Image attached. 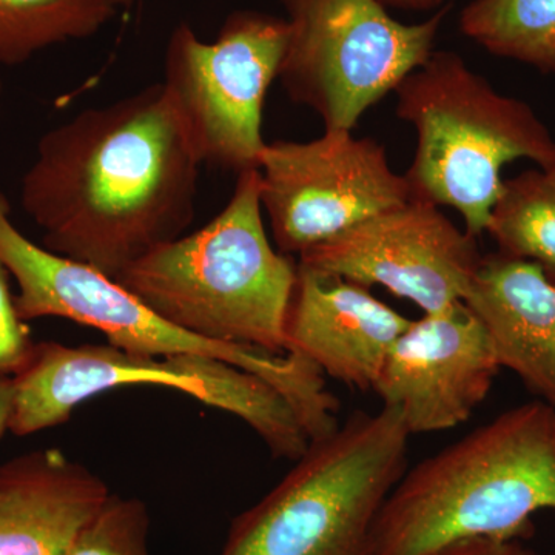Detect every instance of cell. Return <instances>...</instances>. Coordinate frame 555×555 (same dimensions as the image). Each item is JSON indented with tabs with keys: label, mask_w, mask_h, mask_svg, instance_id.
<instances>
[{
	"label": "cell",
	"mask_w": 555,
	"mask_h": 555,
	"mask_svg": "<svg viewBox=\"0 0 555 555\" xmlns=\"http://www.w3.org/2000/svg\"><path fill=\"white\" fill-rule=\"evenodd\" d=\"M164 386L235 415L276 459L297 460L310 447L301 418L266 379L219 358L137 356L112 345L36 343L13 375L9 433L27 437L67 422L90 398L120 386Z\"/></svg>",
	"instance_id": "7"
},
{
	"label": "cell",
	"mask_w": 555,
	"mask_h": 555,
	"mask_svg": "<svg viewBox=\"0 0 555 555\" xmlns=\"http://www.w3.org/2000/svg\"><path fill=\"white\" fill-rule=\"evenodd\" d=\"M261 206L281 254L301 255L411 199L385 145L350 130L309 142L266 144L259 156Z\"/></svg>",
	"instance_id": "10"
},
{
	"label": "cell",
	"mask_w": 555,
	"mask_h": 555,
	"mask_svg": "<svg viewBox=\"0 0 555 555\" xmlns=\"http://www.w3.org/2000/svg\"><path fill=\"white\" fill-rule=\"evenodd\" d=\"M426 555H540L531 547L525 546L521 540L476 539L456 540L448 545L430 551Z\"/></svg>",
	"instance_id": "21"
},
{
	"label": "cell",
	"mask_w": 555,
	"mask_h": 555,
	"mask_svg": "<svg viewBox=\"0 0 555 555\" xmlns=\"http://www.w3.org/2000/svg\"><path fill=\"white\" fill-rule=\"evenodd\" d=\"M409 438L396 409L353 412L232 521L219 555H369L379 511L408 470Z\"/></svg>",
	"instance_id": "6"
},
{
	"label": "cell",
	"mask_w": 555,
	"mask_h": 555,
	"mask_svg": "<svg viewBox=\"0 0 555 555\" xmlns=\"http://www.w3.org/2000/svg\"><path fill=\"white\" fill-rule=\"evenodd\" d=\"M288 42L281 62L287 96L320 116L324 130L356 129L377 102L422 67L449 7L403 24L379 0H280Z\"/></svg>",
	"instance_id": "8"
},
{
	"label": "cell",
	"mask_w": 555,
	"mask_h": 555,
	"mask_svg": "<svg viewBox=\"0 0 555 555\" xmlns=\"http://www.w3.org/2000/svg\"><path fill=\"white\" fill-rule=\"evenodd\" d=\"M13 390V375H0V437L9 433Z\"/></svg>",
	"instance_id": "22"
},
{
	"label": "cell",
	"mask_w": 555,
	"mask_h": 555,
	"mask_svg": "<svg viewBox=\"0 0 555 555\" xmlns=\"http://www.w3.org/2000/svg\"><path fill=\"white\" fill-rule=\"evenodd\" d=\"M460 28L495 56L555 73V0H473Z\"/></svg>",
	"instance_id": "18"
},
{
	"label": "cell",
	"mask_w": 555,
	"mask_h": 555,
	"mask_svg": "<svg viewBox=\"0 0 555 555\" xmlns=\"http://www.w3.org/2000/svg\"><path fill=\"white\" fill-rule=\"evenodd\" d=\"M262 214L259 171H243L217 218L153 248L115 281L189 334L286 356L298 261L270 244Z\"/></svg>",
	"instance_id": "3"
},
{
	"label": "cell",
	"mask_w": 555,
	"mask_h": 555,
	"mask_svg": "<svg viewBox=\"0 0 555 555\" xmlns=\"http://www.w3.org/2000/svg\"><path fill=\"white\" fill-rule=\"evenodd\" d=\"M385 7L409 11H430L441 9L444 0H379Z\"/></svg>",
	"instance_id": "23"
},
{
	"label": "cell",
	"mask_w": 555,
	"mask_h": 555,
	"mask_svg": "<svg viewBox=\"0 0 555 555\" xmlns=\"http://www.w3.org/2000/svg\"><path fill=\"white\" fill-rule=\"evenodd\" d=\"M149 507L137 496L112 494L80 528L67 555H150Z\"/></svg>",
	"instance_id": "19"
},
{
	"label": "cell",
	"mask_w": 555,
	"mask_h": 555,
	"mask_svg": "<svg viewBox=\"0 0 555 555\" xmlns=\"http://www.w3.org/2000/svg\"><path fill=\"white\" fill-rule=\"evenodd\" d=\"M116 2L119 3V7L120 5H130V3L133 2V0H116Z\"/></svg>",
	"instance_id": "24"
},
{
	"label": "cell",
	"mask_w": 555,
	"mask_h": 555,
	"mask_svg": "<svg viewBox=\"0 0 555 555\" xmlns=\"http://www.w3.org/2000/svg\"><path fill=\"white\" fill-rule=\"evenodd\" d=\"M10 283L9 270L0 262V375L17 374L36 345L30 327L17 313Z\"/></svg>",
	"instance_id": "20"
},
{
	"label": "cell",
	"mask_w": 555,
	"mask_h": 555,
	"mask_svg": "<svg viewBox=\"0 0 555 555\" xmlns=\"http://www.w3.org/2000/svg\"><path fill=\"white\" fill-rule=\"evenodd\" d=\"M463 302L488 331L500 367L555 406V284L542 269L488 255Z\"/></svg>",
	"instance_id": "15"
},
{
	"label": "cell",
	"mask_w": 555,
	"mask_h": 555,
	"mask_svg": "<svg viewBox=\"0 0 555 555\" xmlns=\"http://www.w3.org/2000/svg\"><path fill=\"white\" fill-rule=\"evenodd\" d=\"M411 323L369 287L298 266L287 318L288 352L298 350L324 375L374 389L390 349Z\"/></svg>",
	"instance_id": "13"
},
{
	"label": "cell",
	"mask_w": 555,
	"mask_h": 555,
	"mask_svg": "<svg viewBox=\"0 0 555 555\" xmlns=\"http://www.w3.org/2000/svg\"><path fill=\"white\" fill-rule=\"evenodd\" d=\"M116 0H0V64L17 65L67 40L96 35Z\"/></svg>",
	"instance_id": "17"
},
{
	"label": "cell",
	"mask_w": 555,
	"mask_h": 555,
	"mask_svg": "<svg viewBox=\"0 0 555 555\" xmlns=\"http://www.w3.org/2000/svg\"><path fill=\"white\" fill-rule=\"evenodd\" d=\"M486 233L499 254L534 262L555 284V167L506 179Z\"/></svg>",
	"instance_id": "16"
},
{
	"label": "cell",
	"mask_w": 555,
	"mask_h": 555,
	"mask_svg": "<svg viewBox=\"0 0 555 555\" xmlns=\"http://www.w3.org/2000/svg\"><path fill=\"white\" fill-rule=\"evenodd\" d=\"M500 369L483 323L459 301L412 320L372 390L411 436L443 433L473 416Z\"/></svg>",
	"instance_id": "12"
},
{
	"label": "cell",
	"mask_w": 555,
	"mask_h": 555,
	"mask_svg": "<svg viewBox=\"0 0 555 555\" xmlns=\"http://www.w3.org/2000/svg\"><path fill=\"white\" fill-rule=\"evenodd\" d=\"M393 93L398 118L416 137L404 173L411 199L454 208L476 238L502 195L506 164L555 167V139L534 109L496 91L454 51H434Z\"/></svg>",
	"instance_id": "4"
},
{
	"label": "cell",
	"mask_w": 555,
	"mask_h": 555,
	"mask_svg": "<svg viewBox=\"0 0 555 555\" xmlns=\"http://www.w3.org/2000/svg\"><path fill=\"white\" fill-rule=\"evenodd\" d=\"M481 259L476 236L434 204L409 199L309 248L298 266L383 286L429 315L465 299Z\"/></svg>",
	"instance_id": "11"
},
{
	"label": "cell",
	"mask_w": 555,
	"mask_h": 555,
	"mask_svg": "<svg viewBox=\"0 0 555 555\" xmlns=\"http://www.w3.org/2000/svg\"><path fill=\"white\" fill-rule=\"evenodd\" d=\"M109 495L102 478L61 449L14 456L0 466V555H67Z\"/></svg>",
	"instance_id": "14"
},
{
	"label": "cell",
	"mask_w": 555,
	"mask_h": 555,
	"mask_svg": "<svg viewBox=\"0 0 555 555\" xmlns=\"http://www.w3.org/2000/svg\"><path fill=\"white\" fill-rule=\"evenodd\" d=\"M0 262L17 284L16 310L25 323L64 318L96 328L108 345L137 356L195 353L219 358L251 372L280 390L301 418L309 437L326 436L338 425L339 401L323 372L298 350L272 356L255 347L196 337L167 323L100 270L61 257L33 243L11 219L0 192Z\"/></svg>",
	"instance_id": "5"
},
{
	"label": "cell",
	"mask_w": 555,
	"mask_h": 555,
	"mask_svg": "<svg viewBox=\"0 0 555 555\" xmlns=\"http://www.w3.org/2000/svg\"><path fill=\"white\" fill-rule=\"evenodd\" d=\"M287 42V21L255 10L233 11L211 43L188 22L171 31L163 86L201 163L258 169L262 108Z\"/></svg>",
	"instance_id": "9"
},
{
	"label": "cell",
	"mask_w": 555,
	"mask_h": 555,
	"mask_svg": "<svg viewBox=\"0 0 555 555\" xmlns=\"http://www.w3.org/2000/svg\"><path fill=\"white\" fill-rule=\"evenodd\" d=\"M0 101H2V80H0Z\"/></svg>",
	"instance_id": "25"
},
{
	"label": "cell",
	"mask_w": 555,
	"mask_h": 555,
	"mask_svg": "<svg viewBox=\"0 0 555 555\" xmlns=\"http://www.w3.org/2000/svg\"><path fill=\"white\" fill-rule=\"evenodd\" d=\"M543 509L555 511V406L537 398L408 469L379 511L369 555L528 539Z\"/></svg>",
	"instance_id": "2"
},
{
	"label": "cell",
	"mask_w": 555,
	"mask_h": 555,
	"mask_svg": "<svg viewBox=\"0 0 555 555\" xmlns=\"http://www.w3.org/2000/svg\"><path fill=\"white\" fill-rule=\"evenodd\" d=\"M203 166L163 82L40 138L21 206L43 247L116 280L184 235Z\"/></svg>",
	"instance_id": "1"
}]
</instances>
